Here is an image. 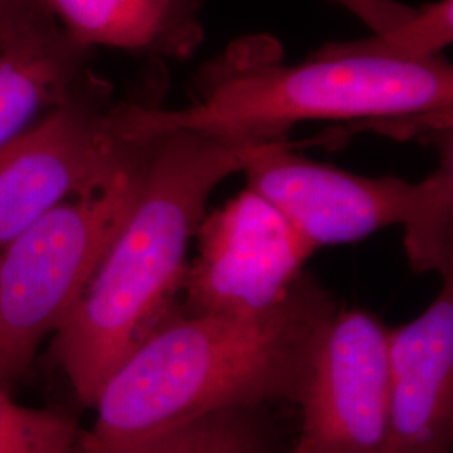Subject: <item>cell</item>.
Listing matches in <instances>:
<instances>
[{
    "instance_id": "9a60e30c",
    "label": "cell",
    "mask_w": 453,
    "mask_h": 453,
    "mask_svg": "<svg viewBox=\"0 0 453 453\" xmlns=\"http://www.w3.org/2000/svg\"><path fill=\"white\" fill-rule=\"evenodd\" d=\"M349 11L372 31V34L387 33L402 26L417 14L418 7L405 5L396 0H329Z\"/></svg>"
},
{
    "instance_id": "ba28073f",
    "label": "cell",
    "mask_w": 453,
    "mask_h": 453,
    "mask_svg": "<svg viewBox=\"0 0 453 453\" xmlns=\"http://www.w3.org/2000/svg\"><path fill=\"white\" fill-rule=\"evenodd\" d=\"M180 309L188 314H247L282 301L318 250L282 211L245 188L205 213L195 234Z\"/></svg>"
},
{
    "instance_id": "9c48e42d",
    "label": "cell",
    "mask_w": 453,
    "mask_h": 453,
    "mask_svg": "<svg viewBox=\"0 0 453 453\" xmlns=\"http://www.w3.org/2000/svg\"><path fill=\"white\" fill-rule=\"evenodd\" d=\"M89 56L44 0H0V148L103 82Z\"/></svg>"
},
{
    "instance_id": "30bf717a",
    "label": "cell",
    "mask_w": 453,
    "mask_h": 453,
    "mask_svg": "<svg viewBox=\"0 0 453 453\" xmlns=\"http://www.w3.org/2000/svg\"><path fill=\"white\" fill-rule=\"evenodd\" d=\"M453 275L411 323L388 329L387 453L452 447Z\"/></svg>"
},
{
    "instance_id": "6da1fadb",
    "label": "cell",
    "mask_w": 453,
    "mask_h": 453,
    "mask_svg": "<svg viewBox=\"0 0 453 453\" xmlns=\"http://www.w3.org/2000/svg\"><path fill=\"white\" fill-rule=\"evenodd\" d=\"M340 308L308 275L271 308L188 314L173 306L97 396L81 453H108L215 413L296 398L311 344Z\"/></svg>"
},
{
    "instance_id": "2e32d148",
    "label": "cell",
    "mask_w": 453,
    "mask_h": 453,
    "mask_svg": "<svg viewBox=\"0 0 453 453\" xmlns=\"http://www.w3.org/2000/svg\"><path fill=\"white\" fill-rule=\"evenodd\" d=\"M217 453H262L260 440L256 430L250 426L243 435L228 443L222 450Z\"/></svg>"
},
{
    "instance_id": "52a82bcc",
    "label": "cell",
    "mask_w": 453,
    "mask_h": 453,
    "mask_svg": "<svg viewBox=\"0 0 453 453\" xmlns=\"http://www.w3.org/2000/svg\"><path fill=\"white\" fill-rule=\"evenodd\" d=\"M291 453H387L388 327L363 309H336L311 344L296 398Z\"/></svg>"
},
{
    "instance_id": "7c38bea8",
    "label": "cell",
    "mask_w": 453,
    "mask_h": 453,
    "mask_svg": "<svg viewBox=\"0 0 453 453\" xmlns=\"http://www.w3.org/2000/svg\"><path fill=\"white\" fill-rule=\"evenodd\" d=\"M452 39L453 2L438 0L418 7L415 16L395 29L351 42H334L333 48L398 61H426L440 56Z\"/></svg>"
},
{
    "instance_id": "e0dca14e",
    "label": "cell",
    "mask_w": 453,
    "mask_h": 453,
    "mask_svg": "<svg viewBox=\"0 0 453 453\" xmlns=\"http://www.w3.org/2000/svg\"><path fill=\"white\" fill-rule=\"evenodd\" d=\"M425 453H450V450L449 449H437V450H430V452Z\"/></svg>"
},
{
    "instance_id": "8fae6325",
    "label": "cell",
    "mask_w": 453,
    "mask_h": 453,
    "mask_svg": "<svg viewBox=\"0 0 453 453\" xmlns=\"http://www.w3.org/2000/svg\"><path fill=\"white\" fill-rule=\"evenodd\" d=\"M67 34L88 49L113 48L185 61L205 31L200 0H44Z\"/></svg>"
},
{
    "instance_id": "7a4b0ae2",
    "label": "cell",
    "mask_w": 453,
    "mask_h": 453,
    "mask_svg": "<svg viewBox=\"0 0 453 453\" xmlns=\"http://www.w3.org/2000/svg\"><path fill=\"white\" fill-rule=\"evenodd\" d=\"M198 88V99L180 110L121 104L127 128L142 142L181 130L239 145L331 119L452 131L453 69L440 56L398 61L327 44L288 65L274 39L250 35L203 65Z\"/></svg>"
},
{
    "instance_id": "5bb4252c",
    "label": "cell",
    "mask_w": 453,
    "mask_h": 453,
    "mask_svg": "<svg viewBox=\"0 0 453 453\" xmlns=\"http://www.w3.org/2000/svg\"><path fill=\"white\" fill-rule=\"evenodd\" d=\"M249 428L242 410L224 411L108 453H217Z\"/></svg>"
},
{
    "instance_id": "5b68a950",
    "label": "cell",
    "mask_w": 453,
    "mask_h": 453,
    "mask_svg": "<svg viewBox=\"0 0 453 453\" xmlns=\"http://www.w3.org/2000/svg\"><path fill=\"white\" fill-rule=\"evenodd\" d=\"M150 151L106 187L44 213L0 250V381L29 366L37 344L81 297L130 215Z\"/></svg>"
},
{
    "instance_id": "277c9868",
    "label": "cell",
    "mask_w": 453,
    "mask_h": 453,
    "mask_svg": "<svg viewBox=\"0 0 453 453\" xmlns=\"http://www.w3.org/2000/svg\"><path fill=\"white\" fill-rule=\"evenodd\" d=\"M437 172L418 183L361 177L294 153L284 140L249 143L247 188L269 200L316 249L357 242L389 226L405 228L413 271L453 275L452 140Z\"/></svg>"
},
{
    "instance_id": "4fadbf2b",
    "label": "cell",
    "mask_w": 453,
    "mask_h": 453,
    "mask_svg": "<svg viewBox=\"0 0 453 453\" xmlns=\"http://www.w3.org/2000/svg\"><path fill=\"white\" fill-rule=\"evenodd\" d=\"M76 421L63 413L17 405L0 388V453H76Z\"/></svg>"
},
{
    "instance_id": "3957f363",
    "label": "cell",
    "mask_w": 453,
    "mask_h": 453,
    "mask_svg": "<svg viewBox=\"0 0 453 453\" xmlns=\"http://www.w3.org/2000/svg\"><path fill=\"white\" fill-rule=\"evenodd\" d=\"M247 146L192 131L155 138L142 187L96 273L54 331L52 355L82 405L175 306L211 194L242 172Z\"/></svg>"
},
{
    "instance_id": "8992f818",
    "label": "cell",
    "mask_w": 453,
    "mask_h": 453,
    "mask_svg": "<svg viewBox=\"0 0 453 453\" xmlns=\"http://www.w3.org/2000/svg\"><path fill=\"white\" fill-rule=\"evenodd\" d=\"M153 142L131 136L104 82L50 110L0 148V250L59 203L106 187Z\"/></svg>"
}]
</instances>
